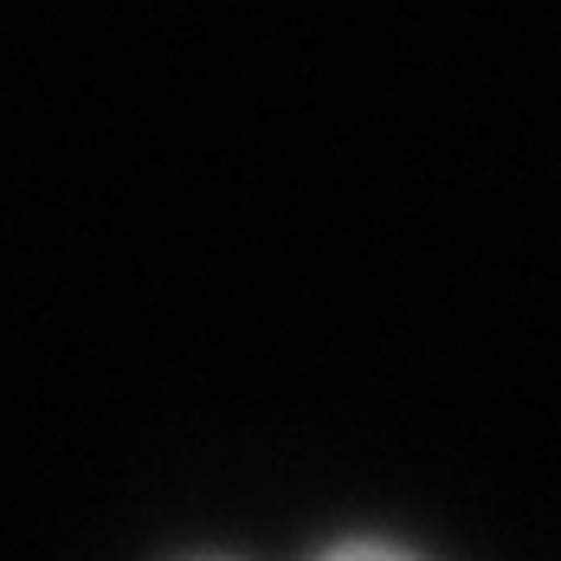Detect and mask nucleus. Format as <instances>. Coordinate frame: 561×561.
Segmentation results:
<instances>
[{
  "label": "nucleus",
  "mask_w": 561,
  "mask_h": 561,
  "mask_svg": "<svg viewBox=\"0 0 561 561\" xmlns=\"http://www.w3.org/2000/svg\"><path fill=\"white\" fill-rule=\"evenodd\" d=\"M323 561H413V556H400V549H375V542H348V549H336V556H323Z\"/></svg>",
  "instance_id": "f257e3e1"
}]
</instances>
